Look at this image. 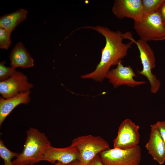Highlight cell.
Returning a JSON list of instances; mask_svg holds the SVG:
<instances>
[{
  "mask_svg": "<svg viewBox=\"0 0 165 165\" xmlns=\"http://www.w3.org/2000/svg\"><path fill=\"white\" fill-rule=\"evenodd\" d=\"M30 91L20 93L11 98L0 99V125L12 110L18 105L28 104L30 101Z\"/></svg>",
  "mask_w": 165,
  "mask_h": 165,
  "instance_id": "14",
  "label": "cell"
},
{
  "mask_svg": "<svg viewBox=\"0 0 165 165\" xmlns=\"http://www.w3.org/2000/svg\"><path fill=\"white\" fill-rule=\"evenodd\" d=\"M33 86V84L28 82L26 75L15 70L10 78L1 81L0 93L3 98L8 99L19 93L29 91Z\"/></svg>",
  "mask_w": 165,
  "mask_h": 165,
  "instance_id": "8",
  "label": "cell"
},
{
  "mask_svg": "<svg viewBox=\"0 0 165 165\" xmlns=\"http://www.w3.org/2000/svg\"><path fill=\"white\" fill-rule=\"evenodd\" d=\"M104 165H138L141 159V150L138 145L128 149L109 148L99 153Z\"/></svg>",
  "mask_w": 165,
  "mask_h": 165,
  "instance_id": "6",
  "label": "cell"
},
{
  "mask_svg": "<svg viewBox=\"0 0 165 165\" xmlns=\"http://www.w3.org/2000/svg\"><path fill=\"white\" fill-rule=\"evenodd\" d=\"M70 165H82L79 160H75L70 163Z\"/></svg>",
  "mask_w": 165,
  "mask_h": 165,
  "instance_id": "23",
  "label": "cell"
},
{
  "mask_svg": "<svg viewBox=\"0 0 165 165\" xmlns=\"http://www.w3.org/2000/svg\"><path fill=\"white\" fill-rule=\"evenodd\" d=\"M28 11L24 9L4 15L0 18V28L12 32L16 27L27 17Z\"/></svg>",
  "mask_w": 165,
  "mask_h": 165,
  "instance_id": "15",
  "label": "cell"
},
{
  "mask_svg": "<svg viewBox=\"0 0 165 165\" xmlns=\"http://www.w3.org/2000/svg\"><path fill=\"white\" fill-rule=\"evenodd\" d=\"M129 40L136 44L140 53L143 68L141 71H138V74L143 75L147 79L150 84L151 92L156 93L160 89L161 83L152 71L156 66L155 57L153 51L147 42L140 39L136 41L133 37Z\"/></svg>",
  "mask_w": 165,
  "mask_h": 165,
  "instance_id": "5",
  "label": "cell"
},
{
  "mask_svg": "<svg viewBox=\"0 0 165 165\" xmlns=\"http://www.w3.org/2000/svg\"><path fill=\"white\" fill-rule=\"evenodd\" d=\"M94 29L101 34L105 39V45L101 50L100 61L94 71L81 75L84 79H91L101 82L106 78L111 67L122 62V60L127 54L129 49L134 43L130 41L124 43L125 34L120 31H114L108 28L100 26L86 27Z\"/></svg>",
  "mask_w": 165,
  "mask_h": 165,
  "instance_id": "1",
  "label": "cell"
},
{
  "mask_svg": "<svg viewBox=\"0 0 165 165\" xmlns=\"http://www.w3.org/2000/svg\"><path fill=\"white\" fill-rule=\"evenodd\" d=\"M19 153L13 152L5 146L4 142L2 140H0V156L4 161L3 165H13L12 159L16 157Z\"/></svg>",
  "mask_w": 165,
  "mask_h": 165,
  "instance_id": "17",
  "label": "cell"
},
{
  "mask_svg": "<svg viewBox=\"0 0 165 165\" xmlns=\"http://www.w3.org/2000/svg\"><path fill=\"white\" fill-rule=\"evenodd\" d=\"M165 0H141L144 16L158 11Z\"/></svg>",
  "mask_w": 165,
  "mask_h": 165,
  "instance_id": "16",
  "label": "cell"
},
{
  "mask_svg": "<svg viewBox=\"0 0 165 165\" xmlns=\"http://www.w3.org/2000/svg\"><path fill=\"white\" fill-rule=\"evenodd\" d=\"M10 67L13 70L17 67L26 68L34 66V60L21 42L17 43L9 56Z\"/></svg>",
  "mask_w": 165,
  "mask_h": 165,
  "instance_id": "13",
  "label": "cell"
},
{
  "mask_svg": "<svg viewBox=\"0 0 165 165\" xmlns=\"http://www.w3.org/2000/svg\"><path fill=\"white\" fill-rule=\"evenodd\" d=\"M79 154L76 148L71 144L69 146L58 148L50 146L45 152L42 161H46L52 164L59 162L69 164L79 160Z\"/></svg>",
  "mask_w": 165,
  "mask_h": 165,
  "instance_id": "11",
  "label": "cell"
},
{
  "mask_svg": "<svg viewBox=\"0 0 165 165\" xmlns=\"http://www.w3.org/2000/svg\"><path fill=\"white\" fill-rule=\"evenodd\" d=\"M26 133L23 150L12 161L13 165H33L42 161L45 152L51 146L47 137L37 129L31 127Z\"/></svg>",
  "mask_w": 165,
  "mask_h": 165,
  "instance_id": "2",
  "label": "cell"
},
{
  "mask_svg": "<svg viewBox=\"0 0 165 165\" xmlns=\"http://www.w3.org/2000/svg\"><path fill=\"white\" fill-rule=\"evenodd\" d=\"M112 10L119 19L128 18L139 22L144 16L141 0H115Z\"/></svg>",
  "mask_w": 165,
  "mask_h": 165,
  "instance_id": "10",
  "label": "cell"
},
{
  "mask_svg": "<svg viewBox=\"0 0 165 165\" xmlns=\"http://www.w3.org/2000/svg\"><path fill=\"white\" fill-rule=\"evenodd\" d=\"M117 65L116 68L110 70L106 76L114 88L122 85L134 87L146 83L145 81H136L134 79L137 76L130 66H124L121 62Z\"/></svg>",
  "mask_w": 165,
  "mask_h": 165,
  "instance_id": "9",
  "label": "cell"
},
{
  "mask_svg": "<svg viewBox=\"0 0 165 165\" xmlns=\"http://www.w3.org/2000/svg\"><path fill=\"white\" fill-rule=\"evenodd\" d=\"M5 61H2L0 64V80L3 81L10 78L13 75L14 71L10 67L5 66Z\"/></svg>",
  "mask_w": 165,
  "mask_h": 165,
  "instance_id": "19",
  "label": "cell"
},
{
  "mask_svg": "<svg viewBox=\"0 0 165 165\" xmlns=\"http://www.w3.org/2000/svg\"><path fill=\"white\" fill-rule=\"evenodd\" d=\"M158 11L161 15L163 24L165 26V0L160 8Z\"/></svg>",
  "mask_w": 165,
  "mask_h": 165,
  "instance_id": "22",
  "label": "cell"
},
{
  "mask_svg": "<svg viewBox=\"0 0 165 165\" xmlns=\"http://www.w3.org/2000/svg\"><path fill=\"white\" fill-rule=\"evenodd\" d=\"M79 154V161L82 165H88L101 152L110 148L108 142L99 136L88 135L74 139L71 144Z\"/></svg>",
  "mask_w": 165,
  "mask_h": 165,
  "instance_id": "4",
  "label": "cell"
},
{
  "mask_svg": "<svg viewBox=\"0 0 165 165\" xmlns=\"http://www.w3.org/2000/svg\"><path fill=\"white\" fill-rule=\"evenodd\" d=\"M88 165H104L101 161L99 154L96 155Z\"/></svg>",
  "mask_w": 165,
  "mask_h": 165,
  "instance_id": "21",
  "label": "cell"
},
{
  "mask_svg": "<svg viewBox=\"0 0 165 165\" xmlns=\"http://www.w3.org/2000/svg\"><path fill=\"white\" fill-rule=\"evenodd\" d=\"M55 164V165H70V163L66 164L59 162H57Z\"/></svg>",
  "mask_w": 165,
  "mask_h": 165,
  "instance_id": "24",
  "label": "cell"
},
{
  "mask_svg": "<svg viewBox=\"0 0 165 165\" xmlns=\"http://www.w3.org/2000/svg\"><path fill=\"white\" fill-rule=\"evenodd\" d=\"M151 132L145 147L154 160L159 164L165 161V143L154 124L150 125Z\"/></svg>",
  "mask_w": 165,
  "mask_h": 165,
  "instance_id": "12",
  "label": "cell"
},
{
  "mask_svg": "<svg viewBox=\"0 0 165 165\" xmlns=\"http://www.w3.org/2000/svg\"><path fill=\"white\" fill-rule=\"evenodd\" d=\"M11 33V32L0 28V47L1 49H7L10 46Z\"/></svg>",
  "mask_w": 165,
  "mask_h": 165,
  "instance_id": "18",
  "label": "cell"
},
{
  "mask_svg": "<svg viewBox=\"0 0 165 165\" xmlns=\"http://www.w3.org/2000/svg\"><path fill=\"white\" fill-rule=\"evenodd\" d=\"M139 128L130 119L124 120L119 127L117 136L113 141L114 148L128 149L138 145L140 139Z\"/></svg>",
  "mask_w": 165,
  "mask_h": 165,
  "instance_id": "7",
  "label": "cell"
},
{
  "mask_svg": "<svg viewBox=\"0 0 165 165\" xmlns=\"http://www.w3.org/2000/svg\"><path fill=\"white\" fill-rule=\"evenodd\" d=\"M165 143V120L159 121L154 124Z\"/></svg>",
  "mask_w": 165,
  "mask_h": 165,
  "instance_id": "20",
  "label": "cell"
},
{
  "mask_svg": "<svg viewBox=\"0 0 165 165\" xmlns=\"http://www.w3.org/2000/svg\"><path fill=\"white\" fill-rule=\"evenodd\" d=\"M134 28L143 41L165 40V26L158 11L144 15L139 22H134Z\"/></svg>",
  "mask_w": 165,
  "mask_h": 165,
  "instance_id": "3",
  "label": "cell"
}]
</instances>
